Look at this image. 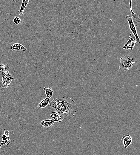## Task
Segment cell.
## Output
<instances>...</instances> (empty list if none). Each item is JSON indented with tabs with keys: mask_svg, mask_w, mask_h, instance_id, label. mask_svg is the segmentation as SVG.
Segmentation results:
<instances>
[{
	"mask_svg": "<svg viewBox=\"0 0 140 155\" xmlns=\"http://www.w3.org/2000/svg\"><path fill=\"white\" fill-rule=\"evenodd\" d=\"M75 101L66 96L61 98L60 105L56 110L60 114L62 120L73 117L77 109Z\"/></svg>",
	"mask_w": 140,
	"mask_h": 155,
	"instance_id": "cell-1",
	"label": "cell"
},
{
	"mask_svg": "<svg viewBox=\"0 0 140 155\" xmlns=\"http://www.w3.org/2000/svg\"><path fill=\"white\" fill-rule=\"evenodd\" d=\"M120 60L119 68L124 70L131 69L134 66L136 61L135 57L129 53L123 55Z\"/></svg>",
	"mask_w": 140,
	"mask_h": 155,
	"instance_id": "cell-2",
	"label": "cell"
},
{
	"mask_svg": "<svg viewBox=\"0 0 140 155\" xmlns=\"http://www.w3.org/2000/svg\"><path fill=\"white\" fill-rule=\"evenodd\" d=\"M13 78V77L9 72L8 70L4 72L2 74L1 86L3 88L8 87Z\"/></svg>",
	"mask_w": 140,
	"mask_h": 155,
	"instance_id": "cell-3",
	"label": "cell"
},
{
	"mask_svg": "<svg viewBox=\"0 0 140 155\" xmlns=\"http://www.w3.org/2000/svg\"><path fill=\"white\" fill-rule=\"evenodd\" d=\"M125 18L128 22L129 27L131 32H132L136 38V43H139L140 39L137 34L136 28L134 23L133 22L132 17L127 15L125 16Z\"/></svg>",
	"mask_w": 140,
	"mask_h": 155,
	"instance_id": "cell-4",
	"label": "cell"
},
{
	"mask_svg": "<svg viewBox=\"0 0 140 155\" xmlns=\"http://www.w3.org/2000/svg\"><path fill=\"white\" fill-rule=\"evenodd\" d=\"M136 43V39L134 34L131 32L127 42L122 47V49H130L133 48Z\"/></svg>",
	"mask_w": 140,
	"mask_h": 155,
	"instance_id": "cell-5",
	"label": "cell"
},
{
	"mask_svg": "<svg viewBox=\"0 0 140 155\" xmlns=\"http://www.w3.org/2000/svg\"><path fill=\"white\" fill-rule=\"evenodd\" d=\"M4 134L2 136V141L0 144V148L3 145H8L10 143V140L9 138V131L4 129Z\"/></svg>",
	"mask_w": 140,
	"mask_h": 155,
	"instance_id": "cell-6",
	"label": "cell"
},
{
	"mask_svg": "<svg viewBox=\"0 0 140 155\" xmlns=\"http://www.w3.org/2000/svg\"><path fill=\"white\" fill-rule=\"evenodd\" d=\"M132 140V137L129 134L123 136L121 138V140L125 148H127L131 144Z\"/></svg>",
	"mask_w": 140,
	"mask_h": 155,
	"instance_id": "cell-7",
	"label": "cell"
},
{
	"mask_svg": "<svg viewBox=\"0 0 140 155\" xmlns=\"http://www.w3.org/2000/svg\"><path fill=\"white\" fill-rule=\"evenodd\" d=\"M50 116L53 122H61L62 120L60 114L58 111H53L50 114Z\"/></svg>",
	"mask_w": 140,
	"mask_h": 155,
	"instance_id": "cell-8",
	"label": "cell"
},
{
	"mask_svg": "<svg viewBox=\"0 0 140 155\" xmlns=\"http://www.w3.org/2000/svg\"><path fill=\"white\" fill-rule=\"evenodd\" d=\"M54 122L51 119L43 120L40 123L41 126L42 128L44 127L47 129H49L52 126Z\"/></svg>",
	"mask_w": 140,
	"mask_h": 155,
	"instance_id": "cell-9",
	"label": "cell"
},
{
	"mask_svg": "<svg viewBox=\"0 0 140 155\" xmlns=\"http://www.w3.org/2000/svg\"><path fill=\"white\" fill-rule=\"evenodd\" d=\"M61 100V98L58 97L56 98H54L51 102H50L48 106L56 110L60 105Z\"/></svg>",
	"mask_w": 140,
	"mask_h": 155,
	"instance_id": "cell-10",
	"label": "cell"
},
{
	"mask_svg": "<svg viewBox=\"0 0 140 155\" xmlns=\"http://www.w3.org/2000/svg\"><path fill=\"white\" fill-rule=\"evenodd\" d=\"M11 49L12 50H21L24 51H25L27 49L26 48L21 44L16 43L12 45L10 47Z\"/></svg>",
	"mask_w": 140,
	"mask_h": 155,
	"instance_id": "cell-11",
	"label": "cell"
},
{
	"mask_svg": "<svg viewBox=\"0 0 140 155\" xmlns=\"http://www.w3.org/2000/svg\"><path fill=\"white\" fill-rule=\"evenodd\" d=\"M50 98L47 97L42 100L41 102L37 105V107L40 108H44L46 107L49 104Z\"/></svg>",
	"mask_w": 140,
	"mask_h": 155,
	"instance_id": "cell-12",
	"label": "cell"
},
{
	"mask_svg": "<svg viewBox=\"0 0 140 155\" xmlns=\"http://www.w3.org/2000/svg\"><path fill=\"white\" fill-rule=\"evenodd\" d=\"M29 3V0H22L20 8L18 10V13L20 16H21L24 15L25 8L27 4Z\"/></svg>",
	"mask_w": 140,
	"mask_h": 155,
	"instance_id": "cell-13",
	"label": "cell"
},
{
	"mask_svg": "<svg viewBox=\"0 0 140 155\" xmlns=\"http://www.w3.org/2000/svg\"><path fill=\"white\" fill-rule=\"evenodd\" d=\"M43 90L47 96V97L50 98L52 97L53 91L52 89V88L50 87L48 88L44 87Z\"/></svg>",
	"mask_w": 140,
	"mask_h": 155,
	"instance_id": "cell-14",
	"label": "cell"
},
{
	"mask_svg": "<svg viewBox=\"0 0 140 155\" xmlns=\"http://www.w3.org/2000/svg\"><path fill=\"white\" fill-rule=\"evenodd\" d=\"M131 13L132 18L134 23H138L140 22V19L139 18V15L136 13H134L133 12Z\"/></svg>",
	"mask_w": 140,
	"mask_h": 155,
	"instance_id": "cell-15",
	"label": "cell"
},
{
	"mask_svg": "<svg viewBox=\"0 0 140 155\" xmlns=\"http://www.w3.org/2000/svg\"><path fill=\"white\" fill-rule=\"evenodd\" d=\"M9 69L8 66L4 65L0 62V75H2L4 72L8 70Z\"/></svg>",
	"mask_w": 140,
	"mask_h": 155,
	"instance_id": "cell-16",
	"label": "cell"
},
{
	"mask_svg": "<svg viewBox=\"0 0 140 155\" xmlns=\"http://www.w3.org/2000/svg\"><path fill=\"white\" fill-rule=\"evenodd\" d=\"M21 19L18 16H15L13 18V22L14 24L18 25L21 22Z\"/></svg>",
	"mask_w": 140,
	"mask_h": 155,
	"instance_id": "cell-17",
	"label": "cell"
},
{
	"mask_svg": "<svg viewBox=\"0 0 140 155\" xmlns=\"http://www.w3.org/2000/svg\"><path fill=\"white\" fill-rule=\"evenodd\" d=\"M132 1V0H130V2H129L130 8V11L131 12H132H132L133 11L132 10V5H132V4H131Z\"/></svg>",
	"mask_w": 140,
	"mask_h": 155,
	"instance_id": "cell-18",
	"label": "cell"
},
{
	"mask_svg": "<svg viewBox=\"0 0 140 155\" xmlns=\"http://www.w3.org/2000/svg\"><path fill=\"white\" fill-rule=\"evenodd\" d=\"M2 75H0V87L1 86V83L2 80Z\"/></svg>",
	"mask_w": 140,
	"mask_h": 155,
	"instance_id": "cell-19",
	"label": "cell"
},
{
	"mask_svg": "<svg viewBox=\"0 0 140 155\" xmlns=\"http://www.w3.org/2000/svg\"><path fill=\"white\" fill-rule=\"evenodd\" d=\"M12 1L16 2H18L21 0H11Z\"/></svg>",
	"mask_w": 140,
	"mask_h": 155,
	"instance_id": "cell-20",
	"label": "cell"
}]
</instances>
